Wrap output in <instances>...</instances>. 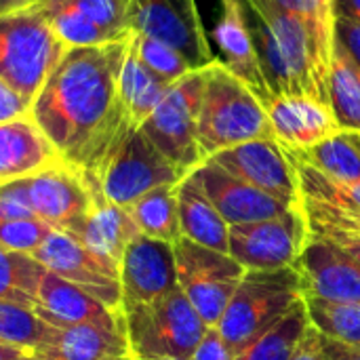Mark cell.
I'll list each match as a JSON object with an SVG mask.
<instances>
[{
    "mask_svg": "<svg viewBox=\"0 0 360 360\" xmlns=\"http://www.w3.org/2000/svg\"><path fill=\"white\" fill-rule=\"evenodd\" d=\"M36 4L42 8V13L46 15L57 36L63 40L68 49L101 46V44L118 42V38H114L110 32L95 25L91 19H86L78 8H74L65 0H38Z\"/></svg>",
    "mask_w": 360,
    "mask_h": 360,
    "instance_id": "31",
    "label": "cell"
},
{
    "mask_svg": "<svg viewBox=\"0 0 360 360\" xmlns=\"http://www.w3.org/2000/svg\"><path fill=\"white\" fill-rule=\"evenodd\" d=\"M240 181L289 205L300 202V179L293 156L274 137L251 139L207 158Z\"/></svg>",
    "mask_w": 360,
    "mask_h": 360,
    "instance_id": "11",
    "label": "cell"
},
{
    "mask_svg": "<svg viewBox=\"0 0 360 360\" xmlns=\"http://www.w3.org/2000/svg\"><path fill=\"white\" fill-rule=\"evenodd\" d=\"M278 8L306 21L316 34L333 40V11L331 0H270Z\"/></svg>",
    "mask_w": 360,
    "mask_h": 360,
    "instance_id": "38",
    "label": "cell"
},
{
    "mask_svg": "<svg viewBox=\"0 0 360 360\" xmlns=\"http://www.w3.org/2000/svg\"><path fill=\"white\" fill-rule=\"evenodd\" d=\"M70 236L120 274L124 249L135 236H139V230L124 207H118L95 192L89 215Z\"/></svg>",
    "mask_w": 360,
    "mask_h": 360,
    "instance_id": "20",
    "label": "cell"
},
{
    "mask_svg": "<svg viewBox=\"0 0 360 360\" xmlns=\"http://www.w3.org/2000/svg\"><path fill=\"white\" fill-rule=\"evenodd\" d=\"M114 360H137V359H135V356H131V354H129V356H120V359H114Z\"/></svg>",
    "mask_w": 360,
    "mask_h": 360,
    "instance_id": "50",
    "label": "cell"
},
{
    "mask_svg": "<svg viewBox=\"0 0 360 360\" xmlns=\"http://www.w3.org/2000/svg\"><path fill=\"white\" fill-rule=\"evenodd\" d=\"M291 360H327L325 350H323V342H321V333L312 325L306 331L304 340L300 342V346L293 352Z\"/></svg>",
    "mask_w": 360,
    "mask_h": 360,
    "instance_id": "44",
    "label": "cell"
},
{
    "mask_svg": "<svg viewBox=\"0 0 360 360\" xmlns=\"http://www.w3.org/2000/svg\"><path fill=\"white\" fill-rule=\"evenodd\" d=\"M310 234L329 240L331 245H335L340 251H344L348 257H352L356 264H360V236L356 234H350L338 228H325V226H310Z\"/></svg>",
    "mask_w": 360,
    "mask_h": 360,
    "instance_id": "42",
    "label": "cell"
},
{
    "mask_svg": "<svg viewBox=\"0 0 360 360\" xmlns=\"http://www.w3.org/2000/svg\"><path fill=\"white\" fill-rule=\"evenodd\" d=\"M221 2H224V11L213 30V40L224 55L221 63L230 74H234L240 82H245L266 108L274 97L264 78L259 57L240 8V0H221Z\"/></svg>",
    "mask_w": 360,
    "mask_h": 360,
    "instance_id": "19",
    "label": "cell"
},
{
    "mask_svg": "<svg viewBox=\"0 0 360 360\" xmlns=\"http://www.w3.org/2000/svg\"><path fill=\"white\" fill-rule=\"evenodd\" d=\"M323 350L327 360H360V344H344V342H335L329 338H323Z\"/></svg>",
    "mask_w": 360,
    "mask_h": 360,
    "instance_id": "45",
    "label": "cell"
},
{
    "mask_svg": "<svg viewBox=\"0 0 360 360\" xmlns=\"http://www.w3.org/2000/svg\"><path fill=\"white\" fill-rule=\"evenodd\" d=\"M177 207H179V226L184 238L200 247L228 253L230 226L219 215V211L209 200V196L202 192V188L192 177V173L177 184Z\"/></svg>",
    "mask_w": 360,
    "mask_h": 360,
    "instance_id": "22",
    "label": "cell"
},
{
    "mask_svg": "<svg viewBox=\"0 0 360 360\" xmlns=\"http://www.w3.org/2000/svg\"><path fill=\"white\" fill-rule=\"evenodd\" d=\"M53 232L55 228L38 217L0 221V247L32 255Z\"/></svg>",
    "mask_w": 360,
    "mask_h": 360,
    "instance_id": "36",
    "label": "cell"
},
{
    "mask_svg": "<svg viewBox=\"0 0 360 360\" xmlns=\"http://www.w3.org/2000/svg\"><path fill=\"white\" fill-rule=\"evenodd\" d=\"M152 360H177V359H152Z\"/></svg>",
    "mask_w": 360,
    "mask_h": 360,
    "instance_id": "51",
    "label": "cell"
},
{
    "mask_svg": "<svg viewBox=\"0 0 360 360\" xmlns=\"http://www.w3.org/2000/svg\"><path fill=\"white\" fill-rule=\"evenodd\" d=\"M131 219L135 221L139 234L165 240L179 243L181 226H179V207H177V186L156 188L141 198H137L131 207H127Z\"/></svg>",
    "mask_w": 360,
    "mask_h": 360,
    "instance_id": "26",
    "label": "cell"
},
{
    "mask_svg": "<svg viewBox=\"0 0 360 360\" xmlns=\"http://www.w3.org/2000/svg\"><path fill=\"white\" fill-rule=\"evenodd\" d=\"M202 101L198 112V148L202 158L251 139L274 137L264 103L215 59L205 70Z\"/></svg>",
    "mask_w": 360,
    "mask_h": 360,
    "instance_id": "2",
    "label": "cell"
},
{
    "mask_svg": "<svg viewBox=\"0 0 360 360\" xmlns=\"http://www.w3.org/2000/svg\"><path fill=\"white\" fill-rule=\"evenodd\" d=\"M300 207L310 226L338 228L360 236V207H340L310 198H300Z\"/></svg>",
    "mask_w": 360,
    "mask_h": 360,
    "instance_id": "37",
    "label": "cell"
},
{
    "mask_svg": "<svg viewBox=\"0 0 360 360\" xmlns=\"http://www.w3.org/2000/svg\"><path fill=\"white\" fill-rule=\"evenodd\" d=\"M327 97L340 131L360 133V74L335 42L327 78Z\"/></svg>",
    "mask_w": 360,
    "mask_h": 360,
    "instance_id": "28",
    "label": "cell"
},
{
    "mask_svg": "<svg viewBox=\"0 0 360 360\" xmlns=\"http://www.w3.org/2000/svg\"><path fill=\"white\" fill-rule=\"evenodd\" d=\"M302 297L304 283L295 266L247 270L217 323V331L238 354L247 344L278 323Z\"/></svg>",
    "mask_w": 360,
    "mask_h": 360,
    "instance_id": "4",
    "label": "cell"
},
{
    "mask_svg": "<svg viewBox=\"0 0 360 360\" xmlns=\"http://www.w3.org/2000/svg\"><path fill=\"white\" fill-rule=\"evenodd\" d=\"M34 312L51 327H70L80 323H99L114 329H124V312L108 308L97 297L89 295L80 287L63 281L53 272H44Z\"/></svg>",
    "mask_w": 360,
    "mask_h": 360,
    "instance_id": "18",
    "label": "cell"
},
{
    "mask_svg": "<svg viewBox=\"0 0 360 360\" xmlns=\"http://www.w3.org/2000/svg\"><path fill=\"white\" fill-rule=\"evenodd\" d=\"M184 177L188 175L162 156L137 124L127 122L95 181L105 200L127 209L143 194L162 186H177Z\"/></svg>",
    "mask_w": 360,
    "mask_h": 360,
    "instance_id": "6",
    "label": "cell"
},
{
    "mask_svg": "<svg viewBox=\"0 0 360 360\" xmlns=\"http://www.w3.org/2000/svg\"><path fill=\"white\" fill-rule=\"evenodd\" d=\"M308 329L310 319L306 302L302 297L278 323H274L268 331L247 344L236 354V360H291Z\"/></svg>",
    "mask_w": 360,
    "mask_h": 360,
    "instance_id": "27",
    "label": "cell"
},
{
    "mask_svg": "<svg viewBox=\"0 0 360 360\" xmlns=\"http://www.w3.org/2000/svg\"><path fill=\"white\" fill-rule=\"evenodd\" d=\"M44 272L32 255L0 247V300L34 310Z\"/></svg>",
    "mask_w": 360,
    "mask_h": 360,
    "instance_id": "30",
    "label": "cell"
},
{
    "mask_svg": "<svg viewBox=\"0 0 360 360\" xmlns=\"http://www.w3.org/2000/svg\"><path fill=\"white\" fill-rule=\"evenodd\" d=\"M131 36L101 46L68 49L30 108L61 162L82 173L93 190L110 148L131 122L118 93Z\"/></svg>",
    "mask_w": 360,
    "mask_h": 360,
    "instance_id": "1",
    "label": "cell"
},
{
    "mask_svg": "<svg viewBox=\"0 0 360 360\" xmlns=\"http://www.w3.org/2000/svg\"><path fill=\"white\" fill-rule=\"evenodd\" d=\"M65 2L78 8L86 19H91L101 30L110 32L118 40L129 38L133 34L129 23L131 0H65Z\"/></svg>",
    "mask_w": 360,
    "mask_h": 360,
    "instance_id": "35",
    "label": "cell"
},
{
    "mask_svg": "<svg viewBox=\"0 0 360 360\" xmlns=\"http://www.w3.org/2000/svg\"><path fill=\"white\" fill-rule=\"evenodd\" d=\"M266 112L274 139L291 152L308 150L340 133L329 103L308 95L274 97Z\"/></svg>",
    "mask_w": 360,
    "mask_h": 360,
    "instance_id": "17",
    "label": "cell"
},
{
    "mask_svg": "<svg viewBox=\"0 0 360 360\" xmlns=\"http://www.w3.org/2000/svg\"><path fill=\"white\" fill-rule=\"evenodd\" d=\"M65 51L38 4L0 15V78L30 105Z\"/></svg>",
    "mask_w": 360,
    "mask_h": 360,
    "instance_id": "3",
    "label": "cell"
},
{
    "mask_svg": "<svg viewBox=\"0 0 360 360\" xmlns=\"http://www.w3.org/2000/svg\"><path fill=\"white\" fill-rule=\"evenodd\" d=\"M131 32L156 38L175 49L192 70L211 65V51L196 0H131Z\"/></svg>",
    "mask_w": 360,
    "mask_h": 360,
    "instance_id": "10",
    "label": "cell"
},
{
    "mask_svg": "<svg viewBox=\"0 0 360 360\" xmlns=\"http://www.w3.org/2000/svg\"><path fill=\"white\" fill-rule=\"evenodd\" d=\"M331 11L333 17L360 23V0H331Z\"/></svg>",
    "mask_w": 360,
    "mask_h": 360,
    "instance_id": "46",
    "label": "cell"
},
{
    "mask_svg": "<svg viewBox=\"0 0 360 360\" xmlns=\"http://www.w3.org/2000/svg\"><path fill=\"white\" fill-rule=\"evenodd\" d=\"M171 84L165 82L160 76H156L137 55L133 46V36L122 61L120 78H118V93H120V103L124 108L127 118L141 127L148 116L156 110L160 99L165 97L167 89Z\"/></svg>",
    "mask_w": 360,
    "mask_h": 360,
    "instance_id": "24",
    "label": "cell"
},
{
    "mask_svg": "<svg viewBox=\"0 0 360 360\" xmlns=\"http://www.w3.org/2000/svg\"><path fill=\"white\" fill-rule=\"evenodd\" d=\"M40 352L57 360H114L129 356L131 348L124 329L80 323L57 329L53 342Z\"/></svg>",
    "mask_w": 360,
    "mask_h": 360,
    "instance_id": "23",
    "label": "cell"
},
{
    "mask_svg": "<svg viewBox=\"0 0 360 360\" xmlns=\"http://www.w3.org/2000/svg\"><path fill=\"white\" fill-rule=\"evenodd\" d=\"M30 108L32 105L0 78V124L21 118V116H27Z\"/></svg>",
    "mask_w": 360,
    "mask_h": 360,
    "instance_id": "43",
    "label": "cell"
},
{
    "mask_svg": "<svg viewBox=\"0 0 360 360\" xmlns=\"http://www.w3.org/2000/svg\"><path fill=\"white\" fill-rule=\"evenodd\" d=\"M333 42L360 74V23L333 17Z\"/></svg>",
    "mask_w": 360,
    "mask_h": 360,
    "instance_id": "40",
    "label": "cell"
},
{
    "mask_svg": "<svg viewBox=\"0 0 360 360\" xmlns=\"http://www.w3.org/2000/svg\"><path fill=\"white\" fill-rule=\"evenodd\" d=\"M32 257L46 270L63 281L80 287L89 295L103 302L108 308L122 312V289L120 274L84 249L68 232L55 230Z\"/></svg>",
    "mask_w": 360,
    "mask_h": 360,
    "instance_id": "12",
    "label": "cell"
},
{
    "mask_svg": "<svg viewBox=\"0 0 360 360\" xmlns=\"http://www.w3.org/2000/svg\"><path fill=\"white\" fill-rule=\"evenodd\" d=\"M38 0H0V15L11 13V11H21L27 6H34Z\"/></svg>",
    "mask_w": 360,
    "mask_h": 360,
    "instance_id": "47",
    "label": "cell"
},
{
    "mask_svg": "<svg viewBox=\"0 0 360 360\" xmlns=\"http://www.w3.org/2000/svg\"><path fill=\"white\" fill-rule=\"evenodd\" d=\"M122 312L131 356L137 360H190L209 329L179 287Z\"/></svg>",
    "mask_w": 360,
    "mask_h": 360,
    "instance_id": "5",
    "label": "cell"
},
{
    "mask_svg": "<svg viewBox=\"0 0 360 360\" xmlns=\"http://www.w3.org/2000/svg\"><path fill=\"white\" fill-rule=\"evenodd\" d=\"M310 243V224L300 202L285 215L230 228L228 255L245 270H281L295 266Z\"/></svg>",
    "mask_w": 360,
    "mask_h": 360,
    "instance_id": "9",
    "label": "cell"
},
{
    "mask_svg": "<svg viewBox=\"0 0 360 360\" xmlns=\"http://www.w3.org/2000/svg\"><path fill=\"white\" fill-rule=\"evenodd\" d=\"M192 177L198 181L202 192L209 196V200L215 205L230 228L274 219L295 207L240 181L211 160H205L200 167H196L192 171Z\"/></svg>",
    "mask_w": 360,
    "mask_h": 360,
    "instance_id": "15",
    "label": "cell"
},
{
    "mask_svg": "<svg viewBox=\"0 0 360 360\" xmlns=\"http://www.w3.org/2000/svg\"><path fill=\"white\" fill-rule=\"evenodd\" d=\"M177 287L173 245L143 234L135 236L120 262L122 310L150 304Z\"/></svg>",
    "mask_w": 360,
    "mask_h": 360,
    "instance_id": "14",
    "label": "cell"
},
{
    "mask_svg": "<svg viewBox=\"0 0 360 360\" xmlns=\"http://www.w3.org/2000/svg\"><path fill=\"white\" fill-rule=\"evenodd\" d=\"M27 352L21 350V348H15L11 344H4L0 342V360H21Z\"/></svg>",
    "mask_w": 360,
    "mask_h": 360,
    "instance_id": "48",
    "label": "cell"
},
{
    "mask_svg": "<svg viewBox=\"0 0 360 360\" xmlns=\"http://www.w3.org/2000/svg\"><path fill=\"white\" fill-rule=\"evenodd\" d=\"M293 160L297 167L300 198L331 202V205H340V207H360V181L359 184H340V181L329 179L327 175L319 173L316 169L300 162L297 158H293Z\"/></svg>",
    "mask_w": 360,
    "mask_h": 360,
    "instance_id": "33",
    "label": "cell"
},
{
    "mask_svg": "<svg viewBox=\"0 0 360 360\" xmlns=\"http://www.w3.org/2000/svg\"><path fill=\"white\" fill-rule=\"evenodd\" d=\"M304 295L360 304V264L329 240L310 234V243L295 262Z\"/></svg>",
    "mask_w": 360,
    "mask_h": 360,
    "instance_id": "16",
    "label": "cell"
},
{
    "mask_svg": "<svg viewBox=\"0 0 360 360\" xmlns=\"http://www.w3.org/2000/svg\"><path fill=\"white\" fill-rule=\"evenodd\" d=\"M190 360H236V352L224 340L217 327H209Z\"/></svg>",
    "mask_w": 360,
    "mask_h": 360,
    "instance_id": "41",
    "label": "cell"
},
{
    "mask_svg": "<svg viewBox=\"0 0 360 360\" xmlns=\"http://www.w3.org/2000/svg\"><path fill=\"white\" fill-rule=\"evenodd\" d=\"M291 152V150H289ZM300 162L316 169L340 184H359L360 181V133L340 131L333 137L302 150L291 152Z\"/></svg>",
    "mask_w": 360,
    "mask_h": 360,
    "instance_id": "25",
    "label": "cell"
},
{
    "mask_svg": "<svg viewBox=\"0 0 360 360\" xmlns=\"http://www.w3.org/2000/svg\"><path fill=\"white\" fill-rule=\"evenodd\" d=\"M21 360H57V359H53V356H49V354H44V352H27V354H25Z\"/></svg>",
    "mask_w": 360,
    "mask_h": 360,
    "instance_id": "49",
    "label": "cell"
},
{
    "mask_svg": "<svg viewBox=\"0 0 360 360\" xmlns=\"http://www.w3.org/2000/svg\"><path fill=\"white\" fill-rule=\"evenodd\" d=\"M25 190L34 215L68 234L84 221L95 198V190L82 173L65 162H57L25 177Z\"/></svg>",
    "mask_w": 360,
    "mask_h": 360,
    "instance_id": "13",
    "label": "cell"
},
{
    "mask_svg": "<svg viewBox=\"0 0 360 360\" xmlns=\"http://www.w3.org/2000/svg\"><path fill=\"white\" fill-rule=\"evenodd\" d=\"M57 162H61L59 154L30 114L0 124V186Z\"/></svg>",
    "mask_w": 360,
    "mask_h": 360,
    "instance_id": "21",
    "label": "cell"
},
{
    "mask_svg": "<svg viewBox=\"0 0 360 360\" xmlns=\"http://www.w3.org/2000/svg\"><path fill=\"white\" fill-rule=\"evenodd\" d=\"M36 217L27 198L25 177L0 186V221Z\"/></svg>",
    "mask_w": 360,
    "mask_h": 360,
    "instance_id": "39",
    "label": "cell"
},
{
    "mask_svg": "<svg viewBox=\"0 0 360 360\" xmlns=\"http://www.w3.org/2000/svg\"><path fill=\"white\" fill-rule=\"evenodd\" d=\"M57 333V327L44 323L34 310L0 300V342L25 352L44 350Z\"/></svg>",
    "mask_w": 360,
    "mask_h": 360,
    "instance_id": "29",
    "label": "cell"
},
{
    "mask_svg": "<svg viewBox=\"0 0 360 360\" xmlns=\"http://www.w3.org/2000/svg\"><path fill=\"white\" fill-rule=\"evenodd\" d=\"M202 70H192L175 80L156 110L139 127L162 156L186 175L205 162L198 148V112L205 86Z\"/></svg>",
    "mask_w": 360,
    "mask_h": 360,
    "instance_id": "7",
    "label": "cell"
},
{
    "mask_svg": "<svg viewBox=\"0 0 360 360\" xmlns=\"http://www.w3.org/2000/svg\"><path fill=\"white\" fill-rule=\"evenodd\" d=\"M177 285L207 327H217L245 268L228 253L200 247L188 238L173 245Z\"/></svg>",
    "mask_w": 360,
    "mask_h": 360,
    "instance_id": "8",
    "label": "cell"
},
{
    "mask_svg": "<svg viewBox=\"0 0 360 360\" xmlns=\"http://www.w3.org/2000/svg\"><path fill=\"white\" fill-rule=\"evenodd\" d=\"M310 325L329 340L344 344H360V304L329 302L304 295Z\"/></svg>",
    "mask_w": 360,
    "mask_h": 360,
    "instance_id": "32",
    "label": "cell"
},
{
    "mask_svg": "<svg viewBox=\"0 0 360 360\" xmlns=\"http://www.w3.org/2000/svg\"><path fill=\"white\" fill-rule=\"evenodd\" d=\"M133 46H135L137 55L141 57V61L169 84H173L181 76L192 72L190 63L175 49H171L169 44H165L156 38L133 32Z\"/></svg>",
    "mask_w": 360,
    "mask_h": 360,
    "instance_id": "34",
    "label": "cell"
}]
</instances>
